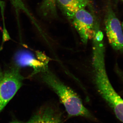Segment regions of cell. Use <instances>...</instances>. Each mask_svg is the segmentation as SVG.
Instances as JSON below:
<instances>
[{"instance_id":"10","label":"cell","mask_w":123,"mask_h":123,"mask_svg":"<svg viewBox=\"0 0 123 123\" xmlns=\"http://www.w3.org/2000/svg\"><path fill=\"white\" fill-rule=\"evenodd\" d=\"M13 6L17 9L24 10L25 8L24 7L22 2L21 0H10Z\"/></svg>"},{"instance_id":"5","label":"cell","mask_w":123,"mask_h":123,"mask_svg":"<svg viewBox=\"0 0 123 123\" xmlns=\"http://www.w3.org/2000/svg\"><path fill=\"white\" fill-rule=\"evenodd\" d=\"M14 65L20 68L22 67H31L34 69L33 74L39 73L48 68V60L46 55L38 52L37 57L32 52L27 50H20L14 56Z\"/></svg>"},{"instance_id":"7","label":"cell","mask_w":123,"mask_h":123,"mask_svg":"<svg viewBox=\"0 0 123 123\" xmlns=\"http://www.w3.org/2000/svg\"><path fill=\"white\" fill-rule=\"evenodd\" d=\"M61 116L54 108L46 107L42 109L27 123H61Z\"/></svg>"},{"instance_id":"1","label":"cell","mask_w":123,"mask_h":123,"mask_svg":"<svg viewBox=\"0 0 123 123\" xmlns=\"http://www.w3.org/2000/svg\"><path fill=\"white\" fill-rule=\"evenodd\" d=\"M39 74H41L42 80L57 95L69 116L93 118L92 114L85 107L77 94L62 82L48 68L43 69Z\"/></svg>"},{"instance_id":"3","label":"cell","mask_w":123,"mask_h":123,"mask_svg":"<svg viewBox=\"0 0 123 123\" xmlns=\"http://www.w3.org/2000/svg\"><path fill=\"white\" fill-rule=\"evenodd\" d=\"M70 20L84 43L93 38L98 28L93 16L90 12L85 8L81 9Z\"/></svg>"},{"instance_id":"9","label":"cell","mask_w":123,"mask_h":123,"mask_svg":"<svg viewBox=\"0 0 123 123\" xmlns=\"http://www.w3.org/2000/svg\"><path fill=\"white\" fill-rule=\"evenodd\" d=\"M56 4V0H43L39 7L40 13L46 18L55 17Z\"/></svg>"},{"instance_id":"15","label":"cell","mask_w":123,"mask_h":123,"mask_svg":"<svg viewBox=\"0 0 123 123\" xmlns=\"http://www.w3.org/2000/svg\"><path fill=\"white\" fill-rule=\"evenodd\" d=\"M88 1H90V0H88Z\"/></svg>"},{"instance_id":"2","label":"cell","mask_w":123,"mask_h":123,"mask_svg":"<svg viewBox=\"0 0 123 123\" xmlns=\"http://www.w3.org/2000/svg\"><path fill=\"white\" fill-rule=\"evenodd\" d=\"M19 69L14 65L5 71L0 80V113L22 85L24 78Z\"/></svg>"},{"instance_id":"14","label":"cell","mask_w":123,"mask_h":123,"mask_svg":"<svg viewBox=\"0 0 123 123\" xmlns=\"http://www.w3.org/2000/svg\"><path fill=\"white\" fill-rule=\"evenodd\" d=\"M121 26H122V29H123V23H122V25H121Z\"/></svg>"},{"instance_id":"6","label":"cell","mask_w":123,"mask_h":123,"mask_svg":"<svg viewBox=\"0 0 123 123\" xmlns=\"http://www.w3.org/2000/svg\"><path fill=\"white\" fill-rule=\"evenodd\" d=\"M98 92L113 110L117 117L123 123V99L111 84L107 83L104 85Z\"/></svg>"},{"instance_id":"16","label":"cell","mask_w":123,"mask_h":123,"mask_svg":"<svg viewBox=\"0 0 123 123\" xmlns=\"http://www.w3.org/2000/svg\"><path fill=\"white\" fill-rule=\"evenodd\" d=\"M122 1H123V0H122Z\"/></svg>"},{"instance_id":"12","label":"cell","mask_w":123,"mask_h":123,"mask_svg":"<svg viewBox=\"0 0 123 123\" xmlns=\"http://www.w3.org/2000/svg\"><path fill=\"white\" fill-rule=\"evenodd\" d=\"M120 75L122 77V79H123V72H120Z\"/></svg>"},{"instance_id":"13","label":"cell","mask_w":123,"mask_h":123,"mask_svg":"<svg viewBox=\"0 0 123 123\" xmlns=\"http://www.w3.org/2000/svg\"><path fill=\"white\" fill-rule=\"evenodd\" d=\"M20 123V122H13V123Z\"/></svg>"},{"instance_id":"11","label":"cell","mask_w":123,"mask_h":123,"mask_svg":"<svg viewBox=\"0 0 123 123\" xmlns=\"http://www.w3.org/2000/svg\"><path fill=\"white\" fill-rule=\"evenodd\" d=\"M3 73H2V70H1V68L0 67V80L2 78V76H3Z\"/></svg>"},{"instance_id":"4","label":"cell","mask_w":123,"mask_h":123,"mask_svg":"<svg viewBox=\"0 0 123 123\" xmlns=\"http://www.w3.org/2000/svg\"><path fill=\"white\" fill-rule=\"evenodd\" d=\"M105 24L108 42L112 48L123 53V33L119 21L112 9L108 7L105 17Z\"/></svg>"},{"instance_id":"8","label":"cell","mask_w":123,"mask_h":123,"mask_svg":"<svg viewBox=\"0 0 123 123\" xmlns=\"http://www.w3.org/2000/svg\"><path fill=\"white\" fill-rule=\"evenodd\" d=\"M64 13L71 19L77 11L84 9L89 1L88 0H56Z\"/></svg>"}]
</instances>
